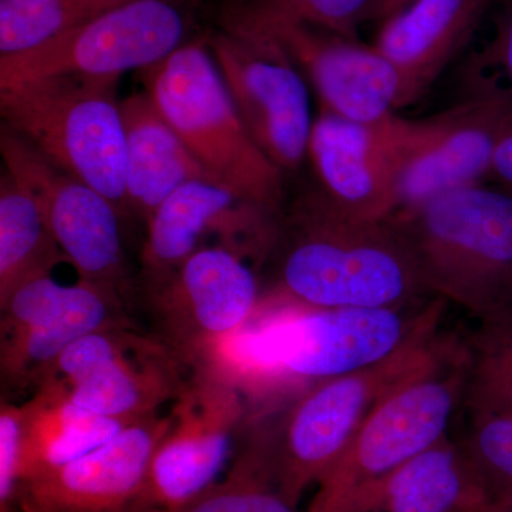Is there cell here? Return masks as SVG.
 <instances>
[{
	"mask_svg": "<svg viewBox=\"0 0 512 512\" xmlns=\"http://www.w3.org/2000/svg\"><path fill=\"white\" fill-rule=\"evenodd\" d=\"M467 339L450 335L426 366L376 404L345 453L320 480L306 512H340L346 503L448 436L467 396Z\"/></svg>",
	"mask_w": 512,
	"mask_h": 512,
	"instance_id": "cell-6",
	"label": "cell"
},
{
	"mask_svg": "<svg viewBox=\"0 0 512 512\" xmlns=\"http://www.w3.org/2000/svg\"><path fill=\"white\" fill-rule=\"evenodd\" d=\"M414 0H377L376 2V10H375V19L377 22L382 23L383 20L390 18V16L396 15L400 10L407 8L410 3H413Z\"/></svg>",
	"mask_w": 512,
	"mask_h": 512,
	"instance_id": "cell-33",
	"label": "cell"
},
{
	"mask_svg": "<svg viewBox=\"0 0 512 512\" xmlns=\"http://www.w3.org/2000/svg\"><path fill=\"white\" fill-rule=\"evenodd\" d=\"M252 409L247 390L227 369L195 365L174 399L173 424L154 451L134 507L178 512L217 483Z\"/></svg>",
	"mask_w": 512,
	"mask_h": 512,
	"instance_id": "cell-9",
	"label": "cell"
},
{
	"mask_svg": "<svg viewBox=\"0 0 512 512\" xmlns=\"http://www.w3.org/2000/svg\"><path fill=\"white\" fill-rule=\"evenodd\" d=\"M173 424L171 413L128 424L116 437L22 481V512H128L146 483L154 451Z\"/></svg>",
	"mask_w": 512,
	"mask_h": 512,
	"instance_id": "cell-17",
	"label": "cell"
},
{
	"mask_svg": "<svg viewBox=\"0 0 512 512\" xmlns=\"http://www.w3.org/2000/svg\"><path fill=\"white\" fill-rule=\"evenodd\" d=\"M446 301L397 308L284 309L256 316L212 359L258 399L278 400L320 380L379 365L437 335Z\"/></svg>",
	"mask_w": 512,
	"mask_h": 512,
	"instance_id": "cell-2",
	"label": "cell"
},
{
	"mask_svg": "<svg viewBox=\"0 0 512 512\" xmlns=\"http://www.w3.org/2000/svg\"><path fill=\"white\" fill-rule=\"evenodd\" d=\"M488 177L493 178L503 190L512 194V126L498 144Z\"/></svg>",
	"mask_w": 512,
	"mask_h": 512,
	"instance_id": "cell-32",
	"label": "cell"
},
{
	"mask_svg": "<svg viewBox=\"0 0 512 512\" xmlns=\"http://www.w3.org/2000/svg\"><path fill=\"white\" fill-rule=\"evenodd\" d=\"M5 170L35 200L53 238L80 279L120 286L127 258L116 205L67 173L2 124Z\"/></svg>",
	"mask_w": 512,
	"mask_h": 512,
	"instance_id": "cell-16",
	"label": "cell"
},
{
	"mask_svg": "<svg viewBox=\"0 0 512 512\" xmlns=\"http://www.w3.org/2000/svg\"><path fill=\"white\" fill-rule=\"evenodd\" d=\"M148 289L158 338L194 366L247 328L262 295L255 266L222 247L198 249Z\"/></svg>",
	"mask_w": 512,
	"mask_h": 512,
	"instance_id": "cell-15",
	"label": "cell"
},
{
	"mask_svg": "<svg viewBox=\"0 0 512 512\" xmlns=\"http://www.w3.org/2000/svg\"><path fill=\"white\" fill-rule=\"evenodd\" d=\"M279 493L261 457L239 440L224 480L217 481L178 512H298Z\"/></svg>",
	"mask_w": 512,
	"mask_h": 512,
	"instance_id": "cell-27",
	"label": "cell"
},
{
	"mask_svg": "<svg viewBox=\"0 0 512 512\" xmlns=\"http://www.w3.org/2000/svg\"><path fill=\"white\" fill-rule=\"evenodd\" d=\"M217 19L220 28L264 36L281 47L330 113L375 123L402 109L399 74L373 45L299 20L225 5Z\"/></svg>",
	"mask_w": 512,
	"mask_h": 512,
	"instance_id": "cell-11",
	"label": "cell"
},
{
	"mask_svg": "<svg viewBox=\"0 0 512 512\" xmlns=\"http://www.w3.org/2000/svg\"><path fill=\"white\" fill-rule=\"evenodd\" d=\"M441 120L443 111L424 120L394 113L360 123L320 110L308 146L318 187L350 214L387 220L399 205L404 168L437 133Z\"/></svg>",
	"mask_w": 512,
	"mask_h": 512,
	"instance_id": "cell-10",
	"label": "cell"
},
{
	"mask_svg": "<svg viewBox=\"0 0 512 512\" xmlns=\"http://www.w3.org/2000/svg\"><path fill=\"white\" fill-rule=\"evenodd\" d=\"M434 298L483 318L512 295V194L483 184L431 197L387 218Z\"/></svg>",
	"mask_w": 512,
	"mask_h": 512,
	"instance_id": "cell-4",
	"label": "cell"
},
{
	"mask_svg": "<svg viewBox=\"0 0 512 512\" xmlns=\"http://www.w3.org/2000/svg\"><path fill=\"white\" fill-rule=\"evenodd\" d=\"M485 512H490V508H488V510H487V511H485Z\"/></svg>",
	"mask_w": 512,
	"mask_h": 512,
	"instance_id": "cell-36",
	"label": "cell"
},
{
	"mask_svg": "<svg viewBox=\"0 0 512 512\" xmlns=\"http://www.w3.org/2000/svg\"><path fill=\"white\" fill-rule=\"evenodd\" d=\"M200 0H128L46 45L0 56V87L76 74L119 80L156 66L194 37Z\"/></svg>",
	"mask_w": 512,
	"mask_h": 512,
	"instance_id": "cell-8",
	"label": "cell"
},
{
	"mask_svg": "<svg viewBox=\"0 0 512 512\" xmlns=\"http://www.w3.org/2000/svg\"><path fill=\"white\" fill-rule=\"evenodd\" d=\"M133 328L119 286L80 279L62 311L35 328L2 332L0 369L9 386H39L57 357L99 330Z\"/></svg>",
	"mask_w": 512,
	"mask_h": 512,
	"instance_id": "cell-21",
	"label": "cell"
},
{
	"mask_svg": "<svg viewBox=\"0 0 512 512\" xmlns=\"http://www.w3.org/2000/svg\"><path fill=\"white\" fill-rule=\"evenodd\" d=\"M120 107L126 138L127 212L147 222L184 184L217 181L198 163L150 94H131Z\"/></svg>",
	"mask_w": 512,
	"mask_h": 512,
	"instance_id": "cell-22",
	"label": "cell"
},
{
	"mask_svg": "<svg viewBox=\"0 0 512 512\" xmlns=\"http://www.w3.org/2000/svg\"><path fill=\"white\" fill-rule=\"evenodd\" d=\"M20 416V483L90 453L134 423L82 409L53 383L37 386L35 396L20 406Z\"/></svg>",
	"mask_w": 512,
	"mask_h": 512,
	"instance_id": "cell-23",
	"label": "cell"
},
{
	"mask_svg": "<svg viewBox=\"0 0 512 512\" xmlns=\"http://www.w3.org/2000/svg\"><path fill=\"white\" fill-rule=\"evenodd\" d=\"M184 365L157 335L141 336L133 328L104 329L64 350L40 384H56L89 412L137 421L178 396L187 382Z\"/></svg>",
	"mask_w": 512,
	"mask_h": 512,
	"instance_id": "cell-12",
	"label": "cell"
},
{
	"mask_svg": "<svg viewBox=\"0 0 512 512\" xmlns=\"http://www.w3.org/2000/svg\"><path fill=\"white\" fill-rule=\"evenodd\" d=\"M119 80L62 74L0 87L3 124L126 210V138Z\"/></svg>",
	"mask_w": 512,
	"mask_h": 512,
	"instance_id": "cell-7",
	"label": "cell"
},
{
	"mask_svg": "<svg viewBox=\"0 0 512 512\" xmlns=\"http://www.w3.org/2000/svg\"><path fill=\"white\" fill-rule=\"evenodd\" d=\"M269 261L271 282L256 316L284 309L397 308L434 298L392 222L350 214L319 187L284 212Z\"/></svg>",
	"mask_w": 512,
	"mask_h": 512,
	"instance_id": "cell-1",
	"label": "cell"
},
{
	"mask_svg": "<svg viewBox=\"0 0 512 512\" xmlns=\"http://www.w3.org/2000/svg\"><path fill=\"white\" fill-rule=\"evenodd\" d=\"M495 0H414L383 20L377 50L402 83V107L416 103L464 49Z\"/></svg>",
	"mask_w": 512,
	"mask_h": 512,
	"instance_id": "cell-19",
	"label": "cell"
},
{
	"mask_svg": "<svg viewBox=\"0 0 512 512\" xmlns=\"http://www.w3.org/2000/svg\"><path fill=\"white\" fill-rule=\"evenodd\" d=\"M491 504L463 448L447 436L367 485L340 512H485Z\"/></svg>",
	"mask_w": 512,
	"mask_h": 512,
	"instance_id": "cell-20",
	"label": "cell"
},
{
	"mask_svg": "<svg viewBox=\"0 0 512 512\" xmlns=\"http://www.w3.org/2000/svg\"><path fill=\"white\" fill-rule=\"evenodd\" d=\"M458 441L493 504L512 501V410L471 407Z\"/></svg>",
	"mask_w": 512,
	"mask_h": 512,
	"instance_id": "cell-28",
	"label": "cell"
},
{
	"mask_svg": "<svg viewBox=\"0 0 512 512\" xmlns=\"http://www.w3.org/2000/svg\"><path fill=\"white\" fill-rule=\"evenodd\" d=\"M205 36L256 146L285 175L298 171L315 121L301 70L264 36L220 26Z\"/></svg>",
	"mask_w": 512,
	"mask_h": 512,
	"instance_id": "cell-13",
	"label": "cell"
},
{
	"mask_svg": "<svg viewBox=\"0 0 512 512\" xmlns=\"http://www.w3.org/2000/svg\"><path fill=\"white\" fill-rule=\"evenodd\" d=\"M512 126V92L483 83L470 99L443 111L437 133L404 168L397 211L444 192L481 184Z\"/></svg>",
	"mask_w": 512,
	"mask_h": 512,
	"instance_id": "cell-18",
	"label": "cell"
},
{
	"mask_svg": "<svg viewBox=\"0 0 512 512\" xmlns=\"http://www.w3.org/2000/svg\"><path fill=\"white\" fill-rule=\"evenodd\" d=\"M22 458L20 406L2 402L0 407V512H12L18 504Z\"/></svg>",
	"mask_w": 512,
	"mask_h": 512,
	"instance_id": "cell-30",
	"label": "cell"
},
{
	"mask_svg": "<svg viewBox=\"0 0 512 512\" xmlns=\"http://www.w3.org/2000/svg\"><path fill=\"white\" fill-rule=\"evenodd\" d=\"M67 262L42 211L8 171L0 177V303L20 285Z\"/></svg>",
	"mask_w": 512,
	"mask_h": 512,
	"instance_id": "cell-24",
	"label": "cell"
},
{
	"mask_svg": "<svg viewBox=\"0 0 512 512\" xmlns=\"http://www.w3.org/2000/svg\"><path fill=\"white\" fill-rule=\"evenodd\" d=\"M478 59L481 66H493L503 74L504 89L512 92V8L501 18L494 39Z\"/></svg>",
	"mask_w": 512,
	"mask_h": 512,
	"instance_id": "cell-31",
	"label": "cell"
},
{
	"mask_svg": "<svg viewBox=\"0 0 512 512\" xmlns=\"http://www.w3.org/2000/svg\"><path fill=\"white\" fill-rule=\"evenodd\" d=\"M377 0H224L245 12L284 16L359 40L360 26L375 19Z\"/></svg>",
	"mask_w": 512,
	"mask_h": 512,
	"instance_id": "cell-29",
	"label": "cell"
},
{
	"mask_svg": "<svg viewBox=\"0 0 512 512\" xmlns=\"http://www.w3.org/2000/svg\"><path fill=\"white\" fill-rule=\"evenodd\" d=\"M490 512H512V501L505 504H491Z\"/></svg>",
	"mask_w": 512,
	"mask_h": 512,
	"instance_id": "cell-34",
	"label": "cell"
},
{
	"mask_svg": "<svg viewBox=\"0 0 512 512\" xmlns=\"http://www.w3.org/2000/svg\"><path fill=\"white\" fill-rule=\"evenodd\" d=\"M138 73L144 92L214 180L284 211L285 173L249 134L205 33Z\"/></svg>",
	"mask_w": 512,
	"mask_h": 512,
	"instance_id": "cell-5",
	"label": "cell"
},
{
	"mask_svg": "<svg viewBox=\"0 0 512 512\" xmlns=\"http://www.w3.org/2000/svg\"><path fill=\"white\" fill-rule=\"evenodd\" d=\"M511 296H512V295H511ZM511 296H510V298H511Z\"/></svg>",
	"mask_w": 512,
	"mask_h": 512,
	"instance_id": "cell-37",
	"label": "cell"
},
{
	"mask_svg": "<svg viewBox=\"0 0 512 512\" xmlns=\"http://www.w3.org/2000/svg\"><path fill=\"white\" fill-rule=\"evenodd\" d=\"M437 333L379 365L309 384L249 416L242 439L254 448L279 493L295 507L335 466L376 404L443 348Z\"/></svg>",
	"mask_w": 512,
	"mask_h": 512,
	"instance_id": "cell-3",
	"label": "cell"
},
{
	"mask_svg": "<svg viewBox=\"0 0 512 512\" xmlns=\"http://www.w3.org/2000/svg\"><path fill=\"white\" fill-rule=\"evenodd\" d=\"M126 2L0 0V56L37 49Z\"/></svg>",
	"mask_w": 512,
	"mask_h": 512,
	"instance_id": "cell-25",
	"label": "cell"
},
{
	"mask_svg": "<svg viewBox=\"0 0 512 512\" xmlns=\"http://www.w3.org/2000/svg\"><path fill=\"white\" fill-rule=\"evenodd\" d=\"M128 512H173V511L163 510V508L134 507V508H131V510Z\"/></svg>",
	"mask_w": 512,
	"mask_h": 512,
	"instance_id": "cell-35",
	"label": "cell"
},
{
	"mask_svg": "<svg viewBox=\"0 0 512 512\" xmlns=\"http://www.w3.org/2000/svg\"><path fill=\"white\" fill-rule=\"evenodd\" d=\"M284 211L232 191L217 181L194 180L174 191L147 221L141 264L148 285L173 274L198 249L237 252L255 269L268 264L281 237Z\"/></svg>",
	"mask_w": 512,
	"mask_h": 512,
	"instance_id": "cell-14",
	"label": "cell"
},
{
	"mask_svg": "<svg viewBox=\"0 0 512 512\" xmlns=\"http://www.w3.org/2000/svg\"><path fill=\"white\" fill-rule=\"evenodd\" d=\"M478 320L467 339L470 379L464 404L512 410V296Z\"/></svg>",
	"mask_w": 512,
	"mask_h": 512,
	"instance_id": "cell-26",
	"label": "cell"
}]
</instances>
